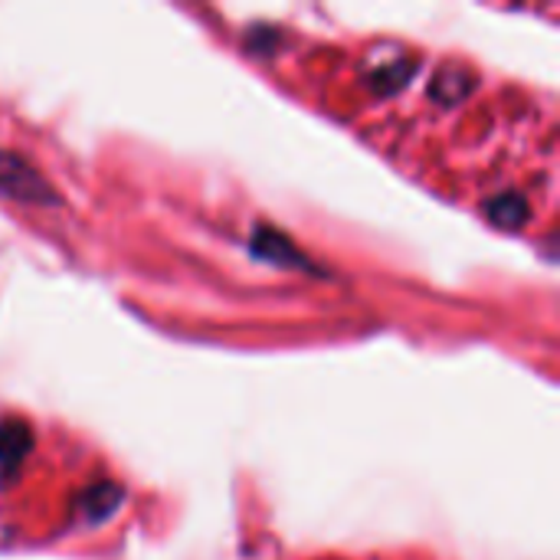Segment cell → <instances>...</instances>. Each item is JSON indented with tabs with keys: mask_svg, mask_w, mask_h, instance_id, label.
Wrapping results in <instances>:
<instances>
[{
	"mask_svg": "<svg viewBox=\"0 0 560 560\" xmlns=\"http://www.w3.org/2000/svg\"><path fill=\"white\" fill-rule=\"evenodd\" d=\"M0 194L20 203H56V190L49 187V180L26 164L20 154H7L0 151Z\"/></svg>",
	"mask_w": 560,
	"mask_h": 560,
	"instance_id": "cell-1",
	"label": "cell"
},
{
	"mask_svg": "<svg viewBox=\"0 0 560 560\" xmlns=\"http://www.w3.org/2000/svg\"><path fill=\"white\" fill-rule=\"evenodd\" d=\"M253 253L266 262H276V266H285V269H305V272H315L322 276L318 266H312V259L282 233V230H272V226H256L253 233Z\"/></svg>",
	"mask_w": 560,
	"mask_h": 560,
	"instance_id": "cell-2",
	"label": "cell"
},
{
	"mask_svg": "<svg viewBox=\"0 0 560 560\" xmlns=\"http://www.w3.org/2000/svg\"><path fill=\"white\" fill-rule=\"evenodd\" d=\"M33 450V433L20 420H3L0 423V486L10 482V476L20 469V463Z\"/></svg>",
	"mask_w": 560,
	"mask_h": 560,
	"instance_id": "cell-3",
	"label": "cell"
},
{
	"mask_svg": "<svg viewBox=\"0 0 560 560\" xmlns=\"http://www.w3.org/2000/svg\"><path fill=\"white\" fill-rule=\"evenodd\" d=\"M121 495H125V492H121L115 482H98V486H92L89 492L79 495V518L89 522V525L105 522V518L121 505Z\"/></svg>",
	"mask_w": 560,
	"mask_h": 560,
	"instance_id": "cell-4",
	"label": "cell"
},
{
	"mask_svg": "<svg viewBox=\"0 0 560 560\" xmlns=\"http://www.w3.org/2000/svg\"><path fill=\"white\" fill-rule=\"evenodd\" d=\"M486 217L502 230H518L528 220V200L515 190H505L486 203Z\"/></svg>",
	"mask_w": 560,
	"mask_h": 560,
	"instance_id": "cell-5",
	"label": "cell"
},
{
	"mask_svg": "<svg viewBox=\"0 0 560 560\" xmlns=\"http://www.w3.org/2000/svg\"><path fill=\"white\" fill-rule=\"evenodd\" d=\"M469 92H472V79L463 75V72H456V69H443V72L436 75V82H433V98H440V102H446V105L466 98Z\"/></svg>",
	"mask_w": 560,
	"mask_h": 560,
	"instance_id": "cell-6",
	"label": "cell"
},
{
	"mask_svg": "<svg viewBox=\"0 0 560 560\" xmlns=\"http://www.w3.org/2000/svg\"><path fill=\"white\" fill-rule=\"evenodd\" d=\"M417 69V59H397V62H390V66H377L374 72H371V85L377 89V92H394V89H400L404 82H407V75Z\"/></svg>",
	"mask_w": 560,
	"mask_h": 560,
	"instance_id": "cell-7",
	"label": "cell"
}]
</instances>
